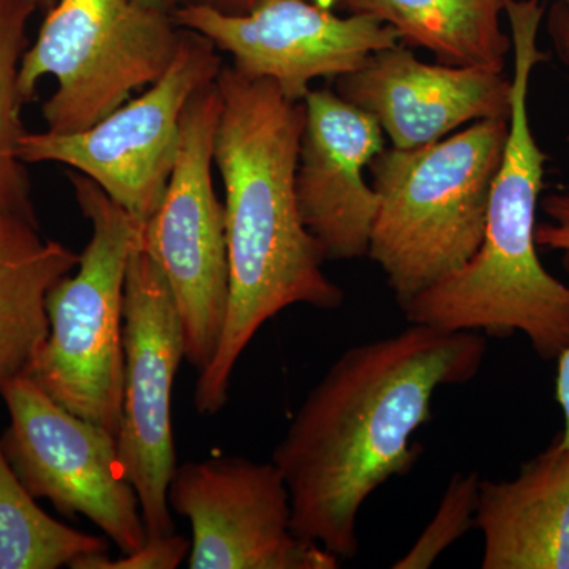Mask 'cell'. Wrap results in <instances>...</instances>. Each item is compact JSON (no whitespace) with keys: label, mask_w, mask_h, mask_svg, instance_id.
I'll use <instances>...</instances> for the list:
<instances>
[{"label":"cell","mask_w":569,"mask_h":569,"mask_svg":"<svg viewBox=\"0 0 569 569\" xmlns=\"http://www.w3.org/2000/svg\"><path fill=\"white\" fill-rule=\"evenodd\" d=\"M486 351L477 331L413 323L343 351L272 452L295 533L353 559L362 505L413 468L421 448L411 438L432 419L433 396L477 376Z\"/></svg>","instance_id":"cell-1"},{"label":"cell","mask_w":569,"mask_h":569,"mask_svg":"<svg viewBox=\"0 0 569 569\" xmlns=\"http://www.w3.org/2000/svg\"><path fill=\"white\" fill-rule=\"evenodd\" d=\"M216 82L222 112L213 163L224 187L230 301L217 353L198 376L200 415L227 406L234 367L261 326L290 306L336 310L346 301L325 274L323 249L302 222L296 197L305 100L288 99L276 82L233 66L222 67Z\"/></svg>","instance_id":"cell-2"},{"label":"cell","mask_w":569,"mask_h":569,"mask_svg":"<svg viewBox=\"0 0 569 569\" xmlns=\"http://www.w3.org/2000/svg\"><path fill=\"white\" fill-rule=\"evenodd\" d=\"M512 40L511 111L503 162L490 193L488 222L478 252L459 271L400 306L408 323L493 337L522 332L545 361L569 347V287L538 257L537 209L546 160L530 126L533 70L548 59L539 50L542 0H507Z\"/></svg>","instance_id":"cell-3"},{"label":"cell","mask_w":569,"mask_h":569,"mask_svg":"<svg viewBox=\"0 0 569 569\" xmlns=\"http://www.w3.org/2000/svg\"><path fill=\"white\" fill-rule=\"evenodd\" d=\"M508 133L509 118L482 119L432 144L373 157L378 209L367 257L399 306L478 252Z\"/></svg>","instance_id":"cell-4"},{"label":"cell","mask_w":569,"mask_h":569,"mask_svg":"<svg viewBox=\"0 0 569 569\" xmlns=\"http://www.w3.org/2000/svg\"><path fill=\"white\" fill-rule=\"evenodd\" d=\"M74 198L92 224L74 276L48 293L50 335L28 376L63 408L118 437L123 397V293L142 230L88 176L70 171Z\"/></svg>","instance_id":"cell-5"},{"label":"cell","mask_w":569,"mask_h":569,"mask_svg":"<svg viewBox=\"0 0 569 569\" xmlns=\"http://www.w3.org/2000/svg\"><path fill=\"white\" fill-rule=\"evenodd\" d=\"M181 37L173 14L134 0H58L22 56L21 102L51 74L58 89L43 104L48 132H84L159 81Z\"/></svg>","instance_id":"cell-6"},{"label":"cell","mask_w":569,"mask_h":569,"mask_svg":"<svg viewBox=\"0 0 569 569\" xmlns=\"http://www.w3.org/2000/svg\"><path fill=\"white\" fill-rule=\"evenodd\" d=\"M220 112L217 82L190 99L182 114L173 173L162 203L141 231L142 247L170 284L181 316L186 361L198 373L217 353L230 301L224 206L212 182Z\"/></svg>","instance_id":"cell-7"},{"label":"cell","mask_w":569,"mask_h":569,"mask_svg":"<svg viewBox=\"0 0 569 569\" xmlns=\"http://www.w3.org/2000/svg\"><path fill=\"white\" fill-rule=\"evenodd\" d=\"M216 50L206 37L182 29L174 61L149 91L84 132H24L18 146L21 162L66 164L99 183L134 219L148 222L173 173L183 111L222 70Z\"/></svg>","instance_id":"cell-8"},{"label":"cell","mask_w":569,"mask_h":569,"mask_svg":"<svg viewBox=\"0 0 569 569\" xmlns=\"http://www.w3.org/2000/svg\"><path fill=\"white\" fill-rule=\"evenodd\" d=\"M122 342L119 462L140 500L148 537H162L174 533L168 505V489L178 467L171 397L186 359V340L170 284L142 247L141 234L127 271Z\"/></svg>","instance_id":"cell-9"},{"label":"cell","mask_w":569,"mask_h":569,"mask_svg":"<svg viewBox=\"0 0 569 569\" xmlns=\"http://www.w3.org/2000/svg\"><path fill=\"white\" fill-rule=\"evenodd\" d=\"M9 427L3 455L33 497L63 516L91 520L122 553L148 539L140 500L123 477L118 437L56 402L29 377L2 395Z\"/></svg>","instance_id":"cell-10"},{"label":"cell","mask_w":569,"mask_h":569,"mask_svg":"<svg viewBox=\"0 0 569 569\" xmlns=\"http://www.w3.org/2000/svg\"><path fill=\"white\" fill-rule=\"evenodd\" d=\"M171 511L192 526L190 569H336L340 560L291 526L290 493L274 462L224 456L176 467Z\"/></svg>","instance_id":"cell-11"},{"label":"cell","mask_w":569,"mask_h":569,"mask_svg":"<svg viewBox=\"0 0 569 569\" xmlns=\"http://www.w3.org/2000/svg\"><path fill=\"white\" fill-rule=\"evenodd\" d=\"M173 18L228 52L236 70L276 82L296 102L306 99L317 78L350 73L372 52L400 41L395 29L376 18L337 17L313 0H258L244 14L187 7Z\"/></svg>","instance_id":"cell-12"},{"label":"cell","mask_w":569,"mask_h":569,"mask_svg":"<svg viewBox=\"0 0 569 569\" xmlns=\"http://www.w3.org/2000/svg\"><path fill=\"white\" fill-rule=\"evenodd\" d=\"M296 168V197L307 230L326 260H358L369 252L378 194L365 168L383 151L372 116L331 89H310Z\"/></svg>","instance_id":"cell-13"},{"label":"cell","mask_w":569,"mask_h":569,"mask_svg":"<svg viewBox=\"0 0 569 569\" xmlns=\"http://www.w3.org/2000/svg\"><path fill=\"white\" fill-rule=\"evenodd\" d=\"M336 92L372 116L392 148L417 149L467 123L509 118L512 81L482 67L422 62L396 44L337 78Z\"/></svg>","instance_id":"cell-14"},{"label":"cell","mask_w":569,"mask_h":569,"mask_svg":"<svg viewBox=\"0 0 569 569\" xmlns=\"http://www.w3.org/2000/svg\"><path fill=\"white\" fill-rule=\"evenodd\" d=\"M482 569H569V447L561 436L509 481L479 482Z\"/></svg>","instance_id":"cell-15"},{"label":"cell","mask_w":569,"mask_h":569,"mask_svg":"<svg viewBox=\"0 0 569 569\" xmlns=\"http://www.w3.org/2000/svg\"><path fill=\"white\" fill-rule=\"evenodd\" d=\"M80 254L39 233V223L0 217V399L28 376L50 335L47 298Z\"/></svg>","instance_id":"cell-16"},{"label":"cell","mask_w":569,"mask_h":569,"mask_svg":"<svg viewBox=\"0 0 569 569\" xmlns=\"http://www.w3.org/2000/svg\"><path fill=\"white\" fill-rule=\"evenodd\" d=\"M395 29L410 47L432 51L447 66L503 71L512 51L501 14L507 0H336Z\"/></svg>","instance_id":"cell-17"},{"label":"cell","mask_w":569,"mask_h":569,"mask_svg":"<svg viewBox=\"0 0 569 569\" xmlns=\"http://www.w3.org/2000/svg\"><path fill=\"white\" fill-rule=\"evenodd\" d=\"M97 553H108L107 539L47 515L10 467L0 443V569L71 568Z\"/></svg>","instance_id":"cell-18"},{"label":"cell","mask_w":569,"mask_h":569,"mask_svg":"<svg viewBox=\"0 0 569 569\" xmlns=\"http://www.w3.org/2000/svg\"><path fill=\"white\" fill-rule=\"evenodd\" d=\"M39 0H0V217H22L37 222L24 163L18 146L21 97L18 91L29 18Z\"/></svg>","instance_id":"cell-19"},{"label":"cell","mask_w":569,"mask_h":569,"mask_svg":"<svg viewBox=\"0 0 569 569\" xmlns=\"http://www.w3.org/2000/svg\"><path fill=\"white\" fill-rule=\"evenodd\" d=\"M479 482L477 473H456L441 498L436 516L421 537L397 560L396 569H425L467 533L477 520Z\"/></svg>","instance_id":"cell-20"},{"label":"cell","mask_w":569,"mask_h":569,"mask_svg":"<svg viewBox=\"0 0 569 569\" xmlns=\"http://www.w3.org/2000/svg\"><path fill=\"white\" fill-rule=\"evenodd\" d=\"M192 541L182 535L148 537L144 545L121 559H110L108 553L84 557L73 565V569H176L189 559Z\"/></svg>","instance_id":"cell-21"},{"label":"cell","mask_w":569,"mask_h":569,"mask_svg":"<svg viewBox=\"0 0 569 569\" xmlns=\"http://www.w3.org/2000/svg\"><path fill=\"white\" fill-rule=\"evenodd\" d=\"M541 206L549 222L537 224L538 247L569 252V190L548 194Z\"/></svg>","instance_id":"cell-22"},{"label":"cell","mask_w":569,"mask_h":569,"mask_svg":"<svg viewBox=\"0 0 569 569\" xmlns=\"http://www.w3.org/2000/svg\"><path fill=\"white\" fill-rule=\"evenodd\" d=\"M141 6L151 7V9L162 10L164 13L173 14L174 11L187 9V7H208L222 13L244 14L257 6L258 0H134ZM320 6L331 9L336 0H313Z\"/></svg>","instance_id":"cell-23"},{"label":"cell","mask_w":569,"mask_h":569,"mask_svg":"<svg viewBox=\"0 0 569 569\" xmlns=\"http://www.w3.org/2000/svg\"><path fill=\"white\" fill-rule=\"evenodd\" d=\"M548 31L561 61L569 66V10L561 0L550 7L548 13Z\"/></svg>","instance_id":"cell-24"},{"label":"cell","mask_w":569,"mask_h":569,"mask_svg":"<svg viewBox=\"0 0 569 569\" xmlns=\"http://www.w3.org/2000/svg\"><path fill=\"white\" fill-rule=\"evenodd\" d=\"M563 266L569 276V252H565ZM557 361H559V369H557L556 395L565 417V429L560 436L563 443L569 447V347L561 351Z\"/></svg>","instance_id":"cell-25"},{"label":"cell","mask_w":569,"mask_h":569,"mask_svg":"<svg viewBox=\"0 0 569 569\" xmlns=\"http://www.w3.org/2000/svg\"><path fill=\"white\" fill-rule=\"evenodd\" d=\"M561 2H563V6L569 10V0H561Z\"/></svg>","instance_id":"cell-26"},{"label":"cell","mask_w":569,"mask_h":569,"mask_svg":"<svg viewBox=\"0 0 569 569\" xmlns=\"http://www.w3.org/2000/svg\"><path fill=\"white\" fill-rule=\"evenodd\" d=\"M40 2H48V0H39V3H40Z\"/></svg>","instance_id":"cell-27"}]
</instances>
